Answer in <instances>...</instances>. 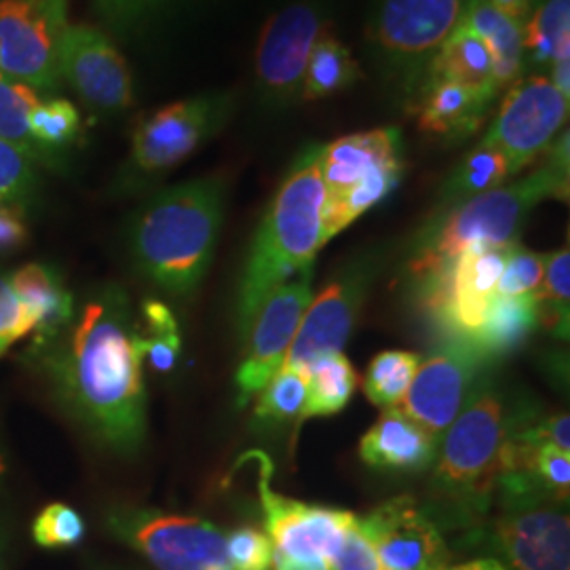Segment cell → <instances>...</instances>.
<instances>
[{
	"mask_svg": "<svg viewBox=\"0 0 570 570\" xmlns=\"http://www.w3.org/2000/svg\"><path fill=\"white\" fill-rule=\"evenodd\" d=\"M320 148L308 146L301 153L258 226L237 292L242 343L266 296L313 268L317 252L324 247L326 188L320 171Z\"/></svg>",
	"mask_w": 570,
	"mask_h": 570,
	"instance_id": "277c9868",
	"label": "cell"
},
{
	"mask_svg": "<svg viewBox=\"0 0 570 570\" xmlns=\"http://www.w3.org/2000/svg\"><path fill=\"white\" fill-rule=\"evenodd\" d=\"M524 473L558 501L569 503L570 452L543 444L532 450Z\"/></svg>",
	"mask_w": 570,
	"mask_h": 570,
	"instance_id": "f35d334b",
	"label": "cell"
},
{
	"mask_svg": "<svg viewBox=\"0 0 570 570\" xmlns=\"http://www.w3.org/2000/svg\"><path fill=\"white\" fill-rule=\"evenodd\" d=\"M144 324L150 334H176L178 322L169 306L159 301H146L142 305Z\"/></svg>",
	"mask_w": 570,
	"mask_h": 570,
	"instance_id": "bcb514c9",
	"label": "cell"
},
{
	"mask_svg": "<svg viewBox=\"0 0 570 570\" xmlns=\"http://www.w3.org/2000/svg\"><path fill=\"white\" fill-rule=\"evenodd\" d=\"M4 471H2V461H0V570H4V556H7V546H9V524H7V508H4Z\"/></svg>",
	"mask_w": 570,
	"mask_h": 570,
	"instance_id": "f907efd6",
	"label": "cell"
},
{
	"mask_svg": "<svg viewBox=\"0 0 570 570\" xmlns=\"http://www.w3.org/2000/svg\"><path fill=\"white\" fill-rule=\"evenodd\" d=\"M546 256L527 249L520 244L508 245L503 275L497 285V296L501 298H524L537 296L543 282Z\"/></svg>",
	"mask_w": 570,
	"mask_h": 570,
	"instance_id": "d590c367",
	"label": "cell"
},
{
	"mask_svg": "<svg viewBox=\"0 0 570 570\" xmlns=\"http://www.w3.org/2000/svg\"><path fill=\"white\" fill-rule=\"evenodd\" d=\"M489 2L494 9H499L503 16L518 21L522 28L529 21L530 13L537 4V0H489Z\"/></svg>",
	"mask_w": 570,
	"mask_h": 570,
	"instance_id": "7dc6e473",
	"label": "cell"
},
{
	"mask_svg": "<svg viewBox=\"0 0 570 570\" xmlns=\"http://www.w3.org/2000/svg\"><path fill=\"white\" fill-rule=\"evenodd\" d=\"M273 569L275 570H330L327 562H315V560H296L284 556L279 551L273 553Z\"/></svg>",
	"mask_w": 570,
	"mask_h": 570,
	"instance_id": "681fc988",
	"label": "cell"
},
{
	"mask_svg": "<svg viewBox=\"0 0 570 570\" xmlns=\"http://www.w3.org/2000/svg\"><path fill=\"white\" fill-rule=\"evenodd\" d=\"M372 277L374 263L362 258L341 271L324 292L311 301L285 355L284 366L306 370L324 355L343 353L360 320Z\"/></svg>",
	"mask_w": 570,
	"mask_h": 570,
	"instance_id": "ac0fdd59",
	"label": "cell"
},
{
	"mask_svg": "<svg viewBox=\"0 0 570 570\" xmlns=\"http://www.w3.org/2000/svg\"><path fill=\"white\" fill-rule=\"evenodd\" d=\"M539 303L537 296L524 298H501L494 296L489 311L484 315L482 326L478 327L469 338L489 357H505L539 326Z\"/></svg>",
	"mask_w": 570,
	"mask_h": 570,
	"instance_id": "d4e9b609",
	"label": "cell"
},
{
	"mask_svg": "<svg viewBox=\"0 0 570 570\" xmlns=\"http://www.w3.org/2000/svg\"><path fill=\"white\" fill-rule=\"evenodd\" d=\"M32 539L45 550L75 548L85 539L81 513L63 503H51L32 522Z\"/></svg>",
	"mask_w": 570,
	"mask_h": 570,
	"instance_id": "8d00e7d4",
	"label": "cell"
},
{
	"mask_svg": "<svg viewBox=\"0 0 570 570\" xmlns=\"http://www.w3.org/2000/svg\"><path fill=\"white\" fill-rule=\"evenodd\" d=\"M30 230L20 204L0 202V256L13 254L28 244Z\"/></svg>",
	"mask_w": 570,
	"mask_h": 570,
	"instance_id": "f6af8a7d",
	"label": "cell"
},
{
	"mask_svg": "<svg viewBox=\"0 0 570 570\" xmlns=\"http://www.w3.org/2000/svg\"><path fill=\"white\" fill-rule=\"evenodd\" d=\"M362 79V66L353 58L345 42L332 32L322 37L306 66L303 102H315L332 98Z\"/></svg>",
	"mask_w": 570,
	"mask_h": 570,
	"instance_id": "f546056e",
	"label": "cell"
},
{
	"mask_svg": "<svg viewBox=\"0 0 570 570\" xmlns=\"http://www.w3.org/2000/svg\"><path fill=\"white\" fill-rule=\"evenodd\" d=\"M421 364L419 353L385 351L379 353L366 370L364 393L374 406H400Z\"/></svg>",
	"mask_w": 570,
	"mask_h": 570,
	"instance_id": "1f68e13d",
	"label": "cell"
},
{
	"mask_svg": "<svg viewBox=\"0 0 570 570\" xmlns=\"http://www.w3.org/2000/svg\"><path fill=\"white\" fill-rule=\"evenodd\" d=\"M225 204L223 176L176 184L148 199L129 228L138 273L171 296H190L214 261Z\"/></svg>",
	"mask_w": 570,
	"mask_h": 570,
	"instance_id": "3957f363",
	"label": "cell"
},
{
	"mask_svg": "<svg viewBox=\"0 0 570 570\" xmlns=\"http://www.w3.org/2000/svg\"><path fill=\"white\" fill-rule=\"evenodd\" d=\"M41 100L37 89L0 72V140L18 148L35 164H39V155L30 140L28 119Z\"/></svg>",
	"mask_w": 570,
	"mask_h": 570,
	"instance_id": "d6a6232c",
	"label": "cell"
},
{
	"mask_svg": "<svg viewBox=\"0 0 570 570\" xmlns=\"http://www.w3.org/2000/svg\"><path fill=\"white\" fill-rule=\"evenodd\" d=\"M463 26L487 42L494 60V87L499 94L505 91L522 77V26L494 9L489 0H471Z\"/></svg>",
	"mask_w": 570,
	"mask_h": 570,
	"instance_id": "cb8c5ba5",
	"label": "cell"
},
{
	"mask_svg": "<svg viewBox=\"0 0 570 570\" xmlns=\"http://www.w3.org/2000/svg\"><path fill=\"white\" fill-rule=\"evenodd\" d=\"M104 20L121 32H129L159 16L169 0H94Z\"/></svg>",
	"mask_w": 570,
	"mask_h": 570,
	"instance_id": "7bdbcfd3",
	"label": "cell"
},
{
	"mask_svg": "<svg viewBox=\"0 0 570 570\" xmlns=\"http://www.w3.org/2000/svg\"><path fill=\"white\" fill-rule=\"evenodd\" d=\"M233 110L230 91H209L148 115L134 131L122 169L125 183H150L176 169L230 121Z\"/></svg>",
	"mask_w": 570,
	"mask_h": 570,
	"instance_id": "ba28073f",
	"label": "cell"
},
{
	"mask_svg": "<svg viewBox=\"0 0 570 570\" xmlns=\"http://www.w3.org/2000/svg\"><path fill=\"white\" fill-rule=\"evenodd\" d=\"M494 98L492 94L475 91L449 79L429 77L410 106V112L423 134L446 142H461L487 121Z\"/></svg>",
	"mask_w": 570,
	"mask_h": 570,
	"instance_id": "44dd1931",
	"label": "cell"
},
{
	"mask_svg": "<svg viewBox=\"0 0 570 570\" xmlns=\"http://www.w3.org/2000/svg\"><path fill=\"white\" fill-rule=\"evenodd\" d=\"M106 530L140 551L159 570H230L226 534L197 515L117 505L104 515Z\"/></svg>",
	"mask_w": 570,
	"mask_h": 570,
	"instance_id": "30bf717a",
	"label": "cell"
},
{
	"mask_svg": "<svg viewBox=\"0 0 570 570\" xmlns=\"http://www.w3.org/2000/svg\"><path fill=\"white\" fill-rule=\"evenodd\" d=\"M327 32L326 0H289L265 21L254 51V89L263 108L284 112L303 102L306 66Z\"/></svg>",
	"mask_w": 570,
	"mask_h": 570,
	"instance_id": "9c48e42d",
	"label": "cell"
},
{
	"mask_svg": "<svg viewBox=\"0 0 570 570\" xmlns=\"http://www.w3.org/2000/svg\"><path fill=\"white\" fill-rule=\"evenodd\" d=\"M39 188L35 161L0 140V202L23 204Z\"/></svg>",
	"mask_w": 570,
	"mask_h": 570,
	"instance_id": "74e56055",
	"label": "cell"
},
{
	"mask_svg": "<svg viewBox=\"0 0 570 570\" xmlns=\"http://www.w3.org/2000/svg\"><path fill=\"white\" fill-rule=\"evenodd\" d=\"M534 416L529 407L511 404L508 393L482 372L465 406L442 435L435 456L431 492L461 522H478L489 513L501 475V450L511 431Z\"/></svg>",
	"mask_w": 570,
	"mask_h": 570,
	"instance_id": "5b68a950",
	"label": "cell"
},
{
	"mask_svg": "<svg viewBox=\"0 0 570 570\" xmlns=\"http://www.w3.org/2000/svg\"><path fill=\"white\" fill-rule=\"evenodd\" d=\"M249 456L258 463V490L265 513L266 537L275 551L296 560L330 562L332 553L353 524L355 513L287 499L268 484L273 465L265 452H249Z\"/></svg>",
	"mask_w": 570,
	"mask_h": 570,
	"instance_id": "e0dca14e",
	"label": "cell"
},
{
	"mask_svg": "<svg viewBox=\"0 0 570 570\" xmlns=\"http://www.w3.org/2000/svg\"><path fill=\"white\" fill-rule=\"evenodd\" d=\"M68 0H0V72L39 94L60 87Z\"/></svg>",
	"mask_w": 570,
	"mask_h": 570,
	"instance_id": "7c38bea8",
	"label": "cell"
},
{
	"mask_svg": "<svg viewBox=\"0 0 570 570\" xmlns=\"http://www.w3.org/2000/svg\"><path fill=\"white\" fill-rule=\"evenodd\" d=\"M79 129L81 117L75 104L61 98L37 104L28 119V131L39 155V164H53L56 157L77 140Z\"/></svg>",
	"mask_w": 570,
	"mask_h": 570,
	"instance_id": "4dcf8cb0",
	"label": "cell"
},
{
	"mask_svg": "<svg viewBox=\"0 0 570 570\" xmlns=\"http://www.w3.org/2000/svg\"><path fill=\"white\" fill-rule=\"evenodd\" d=\"M374 550L389 570H438L450 564V551L431 513L412 497H395L364 518L357 515Z\"/></svg>",
	"mask_w": 570,
	"mask_h": 570,
	"instance_id": "d6986e66",
	"label": "cell"
},
{
	"mask_svg": "<svg viewBox=\"0 0 570 570\" xmlns=\"http://www.w3.org/2000/svg\"><path fill=\"white\" fill-rule=\"evenodd\" d=\"M313 268L298 273L266 296L244 343V360L237 367V406L245 407L284 366L285 355L313 301Z\"/></svg>",
	"mask_w": 570,
	"mask_h": 570,
	"instance_id": "4fadbf2b",
	"label": "cell"
},
{
	"mask_svg": "<svg viewBox=\"0 0 570 570\" xmlns=\"http://www.w3.org/2000/svg\"><path fill=\"white\" fill-rule=\"evenodd\" d=\"M569 131L546 153V164L513 184H501L440 216L416 235L407 261L419 285L438 279L469 247H505L518 237L534 207L546 199H569Z\"/></svg>",
	"mask_w": 570,
	"mask_h": 570,
	"instance_id": "7a4b0ae2",
	"label": "cell"
},
{
	"mask_svg": "<svg viewBox=\"0 0 570 570\" xmlns=\"http://www.w3.org/2000/svg\"><path fill=\"white\" fill-rule=\"evenodd\" d=\"M306 402V370L282 366L268 381L256 404V419L261 421H301V412Z\"/></svg>",
	"mask_w": 570,
	"mask_h": 570,
	"instance_id": "e575fe53",
	"label": "cell"
},
{
	"mask_svg": "<svg viewBox=\"0 0 570 570\" xmlns=\"http://www.w3.org/2000/svg\"><path fill=\"white\" fill-rule=\"evenodd\" d=\"M226 558L230 570H271L275 548L261 530L242 527L226 534Z\"/></svg>",
	"mask_w": 570,
	"mask_h": 570,
	"instance_id": "ab89813d",
	"label": "cell"
},
{
	"mask_svg": "<svg viewBox=\"0 0 570 570\" xmlns=\"http://www.w3.org/2000/svg\"><path fill=\"white\" fill-rule=\"evenodd\" d=\"M471 0H374L367 13V56L393 102L410 110L429 68L463 28Z\"/></svg>",
	"mask_w": 570,
	"mask_h": 570,
	"instance_id": "8992f818",
	"label": "cell"
},
{
	"mask_svg": "<svg viewBox=\"0 0 570 570\" xmlns=\"http://www.w3.org/2000/svg\"><path fill=\"white\" fill-rule=\"evenodd\" d=\"M37 330V320L28 306L16 296L9 277L0 273V343L11 346L16 341L32 334Z\"/></svg>",
	"mask_w": 570,
	"mask_h": 570,
	"instance_id": "b9f144b4",
	"label": "cell"
},
{
	"mask_svg": "<svg viewBox=\"0 0 570 570\" xmlns=\"http://www.w3.org/2000/svg\"><path fill=\"white\" fill-rule=\"evenodd\" d=\"M510 176L513 174L505 155L494 146L478 144L442 184L433 216H440L456 205L465 204L469 199L501 186Z\"/></svg>",
	"mask_w": 570,
	"mask_h": 570,
	"instance_id": "484cf974",
	"label": "cell"
},
{
	"mask_svg": "<svg viewBox=\"0 0 570 570\" xmlns=\"http://www.w3.org/2000/svg\"><path fill=\"white\" fill-rule=\"evenodd\" d=\"M505 247H469L446 273L419 285L421 301L446 336L469 338L482 326L505 266Z\"/></svg>",
	"mask_w": 570,
	"mask_h": 570,
	"instance_id": "9a60e30c",
	"label": "cell"
},
{
	"mask_svg": "<svg viewBox=\"0 0 570 570\" xmlns=\"http://www.w3.org/2000/svg\"><path fill=\"white\" fill-rule=\"evenodd\" d=\"M327 564L330 570H389L364 530L357 527V515Z\"/></svg>",
	"mask_w": 570,
	"mask_h": 570,
	"instance_id": "60d3db41",
	"label": "cell"
},
{
	"mask_svg": "<svg viewBox=\"0 0 570 570\" xmlns=\"http://www.w3.org/2000/svg\"><path fill=\"white\" fill-rule=\"evenodd\" d=\"M438 570H505V567L499 560L487 556V558H475V560H469V562L446 564V567Z\"/></svg>",
	"mask_w": 570,
	"mask_h": 570,
	"instance_id": "816d5d0a",
	"label": "cell"
},
{
	"mask_svg": "<svg viewBox=\"0 0 570 570\" xmlns=\"http://www.w3.org/2000/svg\"><path fill=\"white\" fill-rule=\"evenodd\" d=\"M499 513L471 537L505 570H570V520L530 473L503 471L497 480Z\"/></svg>",
	"mask_w": 570,
	"mask_h": 570,
	"instance_id": "52a82bcc",
	"label": "cell"
},
{
	"mask_svg": "<svg viewBox=\"0 0 570 570\" xmlns=\"http://www.w3.org/2000/svg\"><path fill=\"white\" fill-rule=\"evenodd\" d=\"M537 303H539V320H543L553 334L567 338L570 315L569 245L546 256L543 282L537 294Z\"/></svg>",
	"mask_w": 570,
	"mask_h": 570,
	"instance_id": "836d02e7",
	"label": "cell"
},
{
	"mask_svg": "<svg viewBox=\"0 0 570 570\" xmlns=\"http://www.w3.org/2000/svg\"><path fill=\"white\" fill-rule=\"evenodd\" d=\"M570 100L548 75H522L505 89V98L490 122L482 144L494 146L510 161L511 174L548 153L569 121Z\"/></svg>",
	"mask_w": 570,
	"mask_h": 570,
	"instance_id": "8fae6325",
	"label": "cell"
},
{
	"mask_svg": "<svg viewBox=\"0 0 570 570\" xmlns=\"http://www.w3.org/2000/svg\"><path fill=\"white\" fill-rule=\"evenodd\" d=\"M548 79L564 98L570 100V56H560L551 61Z\"/></svg>",
	"mask_w": 570,
	"mask_h": 570,
	"instance_id": "c3c4849f",
	"label": "cell"
},
{
	"mask_svg": "<svg viewBox=\"0 0 570 570\" xmlns=\"http://www.w3.org/2000/svg\"><path fill=\"white\" fill-rule=\"evenodd\" d=\"M490 360L465 336H446L428 360L419 364L400 410L412 421L442 435L465 406Z\"/></svg>",
	"mask_w": 570,
	"mask_h": 570,
	"instance_id": "5bb4252c",
	"label": "cell"
},
{
	"mask_svg": "<svg viewBox=\"0 0 570 570\" xmlns=\"http://www.w3.org/2000/svg\"><path fill=\"white\" fill-rule=\"evenodd\" d=\"M7 348H9V346H4L2 343H0V357L7 353Z\"/></svg>",
	"mask_w": 570,
	"mask_h": 570,
	"instance_id": "f5cc1de1",
	"label": "cell"
},
{
	"mask_svg": "<svg viewBox=\"0 0 570 570\" xmlns=\"http://www.w3.org/2000/svg\"><path fill=\"white\" fill-rule=\"evenodd\" d=\"M357 389V372L345 353H330L306 367V402L301 421L332 416L348 404Z\"/></svg>",
	"mask_w": 570,
	"mask_h": 570,
	"instance_id": "f1b7e54d",
	"label": "cell"
},
{
	"mask_svg": "<svg viewBox=\"0 0 570 570\" xmlns=\"http://www.w3.org/2000/svg\"><path fill=\"white\" fill-rule=\"evenodd\" d=\"M180 334H142L144 360L150 364L155 372L167 374L178 364L180 355Z\"/></svg>",
	"mask_w": 570,
	"mask_h": 570,
	"instance_id": "ee69618b",
	"label": "cell"
},
{
	"mask_svg": "<svg viewBox=\"0 0 570 570\" xmlns=\"http://www.w3.org/2000/svg\"><path fill=\"white\" fill-rule=\"evenodd\" d=\"M96 442L136 454L146 440L142 334L121 287H102L21 355Z\"/></svg>",
	"mask_w": 570,
	"mask_h": 570,
	"instance_id": "6da1fadb",
	"label": "cell"
},
{
	"mask_svg": "<svg viewBox=\"0 0 570 570\" xmlns=\"http://www.w3.org/2000/svg\"><path fill=\"white\" fill-rule=\"evenodd\" d=\"M438 440L400 407H385L362 438L360 456L370 468L425 471L435 463Z\"/></svg>",
	"mask_w": 570,
	"mask_h": 570,
	"instance_id": "7402d4cb",
	"label": "cell"
},
{
	"mask_svg": "<svg viewBox=\"0 0 570 570\" xmlns=\"http://www.w3.org/2000/svg\"><path fill=\"white\" fill-rule=\"evenodd\" d=\"M404 159V140L397 127H379L348 134L320 148V171L326 204L345 197L383 165Z\"/></svg>",
	"mask_w": 570,
	"mask_h": 570,
	"instance_id": "ffe728a7",
	"label": "cell"
},
{
	"mask_svg": "<svg viewBox=\"0 0 570 570\" xmlns=\"http://www.w3.org/2000/svg\"><path fill=\"white\" fill-rule=\"evenodd\" d=\"M9 284L37 320L35 336L56 334L72 322L77 305L56 268L30 263L18 268L9 277Z\"/></svg>",
	"mask_w": 570,
	"mask_h": 570,
	"instance_id": "603a6c76",
	"label": "cell"
},
{
	"mask_svg": "<svg viewBox=\"0 0 570 570\" xmlns=\"http://www.w3.org/2000/svg\"><path fill=\"white\" fill-rule=\"evenodd\" d=\"M524 61L522 75L550 70L551 61L570 56V0H537L529 21L522 28Z\"/></svg>",
	"mask_w": 570,
	"mask_h": 570,
	"instance_id": "4316f807",
	"label": "cell"
},
{
	"mask_svg": "<svg viewBox=\"0 0 570 570\" xmlns=\"http://www.w3.org/2000/svg\"><path fill=\"white\" fill-rule=\"evenodd\" d=\"M429 77L449 79L469 89L499 96L494 87V60L489 47L465 26L456 30L440 49L429 68Z\"/></svg>",
	"mask_w": 570,
	"mask_h": 570,
	"instance_id": "83f0119b",
	"label": "cell"
},
{
	"mask_svg": "<svg viewBox=\"0 0 570 570\" xmlns=\"http://www.w3.org/2000/svg\"><path fill=\"white\" fill-rule=\"evenodd\" d=\"M60 81L102 115H117L134 104V77L121 51L102 30L68 23L58 53Z\"/></svg>",
	"mask_w": 570,
	"mask_h": 570,
	"instance_id": "2e32d148",
	"label": "cell"
}]
</instances>
